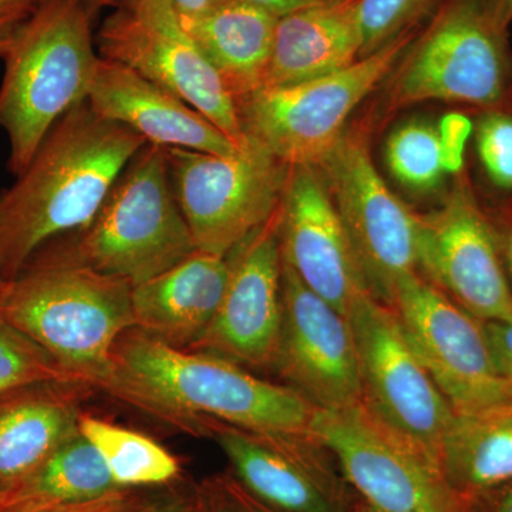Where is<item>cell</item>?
I'll return each instance as SVG.
<instances>
[{
	"label": "cell",
	"mask_w": 512,
	"mask_h": 512,
	"mask_svg": "<svg viewBox=\"0 0 512 512\" xmlns=\"http://www.w3.org/2000/svg\"><path fill=\"white\" fill-rule=\"evenodd\" d=\"M106 392L192 436L204 421L259 433H309L316 407L286 384L269 382L225 357L177 349L136 328L111 355Z\"/></svg>",
	"instance_id": "1"
},
{
	"label": "cell",
	"mask_w": 512,
	"mask_h": 512,
	"mask_svg": "<svg viewBox=\"0 0 512 512\" xmlns=\"http://www.w3.org/2000/svg\"><path fill=\"white\" fill-rule=\"evenodd\" d=\"M146 144L131 128L94 113L87 101L64 114L0 195V282L18 274L47 242L86 228Z\"/></svg>",
	"instance_id": "2"
},
{
	"label": "cell",
	"mask_w": 512,
	"mask_h": 512,
	"mask_svg": "<svg viewBox=\"0 0 512 512\" xmlns=\"http://www.w3.org/2000/svg\"><path fill=\"white\" fill-rule=\"evenodd\" d=\"M133 285L76 261L57 239L0 282V316L70 376L106 392L117 340L134 323Z\"/></svg>",
	"instance_id": "3"
},
{
	"label": "cell",
	"mask_w": 512,
	"mask_h": 512,
	"mask_svg": "<svg viewBox=\"0 0 512 512\" xmlns=\"http://www.w3.org/2000/svg\"><path fill=\"white\" fill-rule=\"evenodd\" d=\"M96 13L87 0H45L2 57L0 130L8 136L16 177L57 121L89 96L101 59Z\"/></svg>",
	"instance_id": "4"
},
{
	"label": "cell",
	"mask_w": 512,
	"mask_h": 512,
	"mask_svg": "<svg viewBox=\"0 0 512 512\" xmlns=\"http://www.w3.org/2000/svg\"><path fill=\"white\" fill-rule=\"evenodd\" d=\"M57 241L76 261L133 286L194 254L197 248L175 200L164 148H141L93 221Z\"/></svg>",
	"instance_id": "5"
},
{
	"label": "cell",
	"mask_w": 512,
	"mask_h": 512,
	"mask_svg": "<svg viewBox=\"0 0 512 512\" xmlns=\"http://www.w3.org/2000/svg\"><path fill=\"white\" fill-rule=\"evenodd\" d=\"M409 33L340 72L285 87H261L235 99L247 140L289 167H315L345 133L350 114L412 45Z\"/></svg>",
	"instance_id": "6"
},
{
	"label": "cell",
	"mask_w": 512,
	"mask_h": 512,
	"mask_svg": "<svg viewBox=\"0 0 512 512\" xmlns=\"http://www.w3.org/2000/svg\"><path fill=\"white\" fill-rule=\"evenodd\" d=\"M164 151L197 251L227 256L281 208L292 167L252 141L232 156Z\"/></svg>",
	"instance_id": "7"
},
{
	"label": "cell",
	"mask_w": 512,
	"mask_h": 512,
	"mask_svg": "<svg viewBox=\"0 0 512 512\" xmlns=\"http://www.w3.org/2000/svg\"><path fill=\"white\" fill-rule=\"evenodd\" d=\"M348 319L355 336L363 406L439 467L441 441L456 413L414 352L396 312L363 293Z\"/></svg>",
	"instance_id": "8"
},
{
	"label": "cell",
	"mask_w": 512,
	"mask_h": 512,
	"mask_svg": "<svg viewBox=\"0 0 512 512\" xmlns=\"http://www.w3.org/2000/svg\"><path fill=\"white\" fill-rule=\"evenodd\" d=\"M501 35L490 0H446L393 70L389 111L433 100L497 103L505 83Z\"/></svg>",
	"instance_id": "9"
},
{
	"label": "cell",
	"mask_w": 512,
	"mask_h": 512,
	"mask_svg": "<svg viewBox=\"0 0 512 512\" xmlns=\"http://www.w3.org/2000/svg\"><path fill=\"white\" fill-rule=\"evenodd\" d=\"M96 42L100 57L177 94L239 148L247 146L235 97L184 28L171 0H124L104 20Z\"/></svg>",
	"instance_id": "10"
},
{
	"label": "cell",
	"mask_w": 512,
	"mask_h": 512,
	"mask_svg": "<svg viewBox=\"0 0 512 512\" xmlns=\"http://www.w3.org/2000/svg\"><path fill=\"white\" fill-rule=\"evenodd\" d=\"M315 168L339 212L367 292L392 308L397 286L417 272L419 214L389 190L362 137L343 133Z\"/></svg>",
	"instance_id": "11"
},
{
	"label": "cell",
	"mask_w": 512,
	"mask_h": 512,
	"mask_svg": "<svg viewBox=\"0 0 512 512\" xmlns=\"http://www.w3.org/2000/svg\"><path fill=\"white\" fill-rule=\"evenodd\" d=\"M309 433L335 457L367 512H471L439 467L386 429L362 403L316 409Z\"/></svg>",
	"instance_id": "12"
},
{
	"label": "cell",
	"mask_w": 512,
	"mask_h": 512,
	"mask_svg": "<svg viewBox=\"0 0 512 512\" xmlns=\"http://www.w3.org/2000/svg\"><path fill=\"white\" fill-rule=\"evenodd\" d=\"M393 311L414 352L456 414L512 404L484 323L414 272L394 293Z\"/></svg>",
	"instance_id": "13"
},
{
	"label": "cell",
	"mask_w": 512,
	"mask_h": 512,
	"mask_svg": "<svg viewBox=\"0 0 512 512\" xmlns=\"http://www.w3.org/2000/svg\"><path fill=\"white\" fill-rule=\"evenodd\" d=\"M235 480L278 512H352L359 500L335 457L311 433H259L204 421Z\"/></svg>",
	"instance_id": "14"
},
{
	"label": "cell",
	"mask_w": 512,
	"mask_h": 512,
	"mask_svg": "<svg viewBox=\"0 0 512 512\" xmlns=\"http://www.w3.org/2000/svg\"><path fill=\"white\" fill-rule=\"evenodd\" d=\"M417 271L481 322L512 320V288L501 245L471 192L458 184L419 215Z\"/></svg>",
	"instance_id": "15"
},
{
	"label": "cell",
	"mask_w": 512,
	"mask_h": 512,
	"mask_svg": "<svg viewBox=\"0 0 512 512\" xmlns=\"http://www.w3.org/2000/svg\"><path fill=\"white\" fill-rule=\"evenodd\" d=\"M281 340L274 370L319 410L362 403L359 360L349 319L308 288L282 258Z\"/></svg>",
	"instance_id": "16"
},
{
	"label": "cell",
	"mask_w": 512,
	"mask_h": 512,
	"mask_svg": "<svg viewBox=\"0 0 512 512\" xmlns=\"http://www.w3.org/2000/svg\"><path fill=\"white\" fill-rule=\"evenodd\" d=\"M281 208L229 252L231 275L217 315L192 346L252 369H274L281 340Z\"/></svg>",
	"instance_id": "17"
},
{
	"label": "cell",
	"mask_w": 512,
	"mask_h": 512,
	"mask_svg": "<svg viewBox=\"0 0 512 512\" xmlns=\"http://www.w3.org/2000/svg\"><path fill=\"white\" fill-rule=\"evenodd\" d=\"M279 232L286 264L348 318L353 303L369 292L339 212L315 167H292Z\"/></svg>",
	"instance_id": "18"
},
{
	"label": "cell",
	"mask_w": 512,
	"mask_h": 512,
	"mask_svg": "<svg viewBox=\"0 0 512 512\" xmlns=\"http://www.w3.org/2000/svg\"><path fill=\"white\" fill-rule=\"evenodd\" d=\"M86 101L103 119L131 128L154 146L215 156H232L241 150L177 94L103 57Z\"/></svg>",
	"instance_id": "19"
},
{
	"label": "cell",
	"mask_w": 512,
	"mask_h": 512,
	"mask_svg": "<svg viewBox=\"0 0 512 512\" xmlns=\"http://www.w3.org/2000/svg\"><path fill=\"white\" fill-rule=\"evenodd\" d=\"M97 390L76 379H46L0 390V498L79 431Z\"/></svg>",
	"instance_id": "20"
},
{
	"label": "cell",
	"mask_w": 512,
	"mask_h": 512,
	"mask_svg": "<svg viewBox=\"0 0 512 512\" xmlns=\"http://www.w3.org/2000/svg\"><path fill=\"white\" fill-rule=\"evenodd\" d=\"M229 256L195 251L133 286L134 328L177 349H191L210 328L227 291Z\"/></svg>",
	"instance_id": "21"
},
{
	"label": "cell",
	"mask_w": 512,
	"mask_h": 512,
	"mask_svg": "<svg viewBox=\"0 0 512 512\" xmlns=\"http://www.w3.org/2000/svg\"><path fill=\"white\" fill-rule=\"evenodd\" d=\"M360 50L357 0H325L296 10L276 23L261 87L293 86L340 72L360 59Z\"/></svg>",
	"instance_id": "22"
},
{
	"label": "cell",
	"mask_w": 512,
	"mask_h": 512,
	"mask_svg": "<svg viewBox=\"0 0 512 512\" xmlns=\"http://www.w3.org/2000/svg\"><path fill=\"white\" fill-rule=\"evenodd\" d=\"M181 20L235 99L262 86L278 18L241 0H217L200 16Z\"/></svg>",
	"instance_id": "23"
},
{
	"label": "cell",
	"mask_w": 512,
	"mask_h": 512,
	"mask_svg": "<svg viewBox=\"0 0 512 512\" xmlns=\"http://www.w3.org/2000/svg\"><path fill=\"white\" fill-rule=\"evenodd\" d=\"M439 468L448 487L467 503L512 483V404L456 414L441 441Z\"/></svg>",
	"instance_id": "24"
},
{
	"label": "cell",
	"mask_w": 512,
	"mask_h": 512,
	"mask_svg": "<svg viewBox=\"0 0 512 512\" xmlns=\"http://www.w3.org/2000/svg\"><path fill=\"white\" fill-rule=\"evenodd\" d=\"M117 490L103 457L79 429L3 495L0 505L84 503Z\"/></svg>",
	"instance_id": "25"
},
{
	"label": "cell",
	"mask_w": 512,
	"mask_h": 512,
	"mask_svg": "<svg viewBox=\"0 0 512 512\" xmlns=\"http://www.w3.org/2000/svg\"><path fill=\"white\" fill-rule=\"evenodd\" d=\"M79 429L93 444L120 488L165 487L180 480L181 464L146 434L83 413Z\"/></svg>",
	"instance_id": "26"
},
{
	"label": "cell",
	"mask_w": 512,
	"mask_h": 512,
	"mask_svg": "<svg viewBox=\"0 0 512 512\" xmlns=\"http://www.w3.org/2000/svg\"><path fill=\"white\" fill-rule=\"evenodd\" d=\"M384 160L394 180L417 194L436 191L447 173L439 127L426 119L407 120L393 128Z\"/></svg>",
	"instance_id": "27"
},
{
	"label": "cell",
	"mask_w": 512,
	"mask_h": 512,
	"mask_svg": "<svg viewBox=\"0 0 512 512\" xmlns=\"http://www.w3.org/2000/svg\"><path fill=\"white\" fill-rule=\"evenodd\" d=\"M446 0H357L362 50L372 55L393 40L413 33L427 16L434 15Z\"/></svg>",
	"instance_id": "28"
},
{
	"label": "cell",
	"mask_w": 512,
	"mask_h": 512,
	"mask_svg": "<svg viewBox=\"0 0 512 512\" xmlns=\"http://www.w3.org/2000/svg\"><path fill=\"white\" fill-rule=\"evenodd\" d=\"M46 379H76L0 316V390ZM79 380V379H76Z\"/></svg>",
	"instance_id": "29"
},
{
	"label": "cell",
	"mask_w": 512,
	"mask_h": 512,
	"mask_svg": "<svg viewBox=\"0 0 512 512\" xmlns=\"http://www.w3.org/2000/svg\"><path fill=\"white\" fill-rule=\"evenodd\" d=\"M476 136L485 174L501 190H512V117L488 114L478 124Z\"/></svg>",
	"instance_id": "30"
},
{
	"label": "cell",
	"mask_w": 512,
	"mask_h": 512,
	"mask_svg": "<svg viewBox=\"0 0 512 512\" xmlns=\"http://www.w3.org/2000/svg\"><path fill=\"white\" fill-rule=\"evenodd\" d=\"M153 495L154 491H146V488H120L84 503L0 505V512H144Z\"/></svg>",
	"instance_id": "31"
},
{
	"label": "cell",
	"mask_w": 512,
	"mask_h": 512,
	"mask_svg": "<svg viewBox=\"0 0 512 512\" xmlns=\"http://www.w3.org/2000/svg\"><path fill=\"white\" fill-rule=\"evenodd\" d=\"M144 512H204V488L181 477L154 491L153 500Z\"/></svg>",
	"instance_id": "32"
},
{
	"label": "cell",
	"mask_w": 512,
	"mask_h": 512,
	"mask_svg": "<svg viewBox=\"0 0 512 512\" xmlns=\"http://www.w3.org/2000/svg\"><path fill=\"white\" fill-rule=\"evenodd\" d=\"M444 165L447 173H458L464 164V147L471 133V123L461 114H448L439 126Z\"/></svg>",
	"instance_id": "33"
},
{
	"label": "cell",
	"mask_w": 512,
	"mask_h": 512,
	"mask_svg": "<svg viewBox=\"0 0 512 512\" xmlns=\"http://www.w3.org/2000/svg\"><path fill=\"white\" fill-rule=\"evenodd\" d=\"M45 0H0V59Z\"/></svg>",
	"instance_id": "34"
},
{
	"label": "cell",
	"mask_w": 512,
	"mask_h": 512,
	"mask_svg": "<svg viewBox=\"0 0 512 512\" xmlns=\"http://www.w3.org/2000/svg\"><path fill=\"white\" fill-rule=\"evenodd\" d=\"M483 323L498 370L512 386V320Z\"/></svg>",
	"instance_id": "35"
},
{
	"label": "cell",
	"mask_w": 512,
	"mask_h": 512,
	"mask_svg": "<svg viewBox=\"0 0 512 512\" xmlns=\"http://www.w3.org/2000/svg\"><path fill=\"white\" fill-rule=\"evenodd\" d=\"M468 505L471 512H512V483L478 495Z\"/></svg>",
	"instance_id": "36"
},
{
	"label": "cell",
	"mask_w": 512,
	"mask_h": 512,
	"mask_svg": "<svg viewBox=\"0 0 512 512\" xmlns=\"http://www.w3.org/2000/svg\"><path fill=\"white\" fill-rule=\"evenodd\" d=\"M204 488V512H239L237 505L231 500L220 476L205 480Z\"/></svg>",
	"instance_id": "37"
},
{
	"label": "cell",
	"mask_w": 512,
	"mask_h": 512,
	"mask_svg": "<svg viewBox=\"0 0 512 512\" xmlns=\"http://www.w3.org/2000/svg\"><path fill=\"white\" fill-rule=\"evenodd\" d=\"M222 485H224L225 491H227L231 500L234 501V504L237 505L239 512H278L272 510L271 507L261 503V501L256 500L254 495L248 493L241 484L235 480L234 477L229 476H220Z\"/></svg>",
	"instance_id": "38"
},
{
	"label": "cell",
	"mask_w": 512,
	"mask_h": 512,
	"mask_svg": "<svg viewBox=\"0 0 512 512\" xmlns=\"http://www.w3.org/2000/svg\"><path fill=\"white\" fill-rule=\"evenodd\" d=\"M241 2L249 3L256 8L271 13L275 18H284L289 13L309 8V6L318 5L325 0H241Z\"/></svg>",
	"instance_id": "39"
},
{
	"label": "cell",
	"mask_w": 512,
	"mask_h": 512,
	"mask_svg": "<svg viewBox=\"0 0 512 512\" xmlns=\"http://www.w3.org/2000/svg\"><path fill=\"white\" fill-rule=\"evenodd\" d=\"M217 0H171L178 15L183 19L195 18L207 12Z\"/></svg>",
	"instance_id": "40"
},
{
	"label": "cell",
	"mask_w": 512,
	"mask_h": 512,
	"mask_svg": "<svg viewBox=\"0 0 512 512\" xmlns=\"http://www.w3.org/2000/svg\"><path fill=\"white\" fill-rule=\"evenodd\" d=\"M495 25L505 30L512 22V0H490Z\"/></svg>",
	"instance_id": "41"
},
{
	"label": "cell",
	"mask_w": 512,
	"mask_h": 512,
	"mask_svg": "<svg viewBox=\"0 0 512 512\" xmlns=\"http://www.w3.org/2000/svg\"><path fill=\"white\" fill-rule=\"evenodd\" d=\"M504 259L508 275H510V278L512 279V224L510 229H508L507 237H505Z\"/></svg>",
	"instance_id": "42"
},
{
	"label": "cell",
	"mask_w": 512,
	"mask_h": 512,
	"mask_svg": "<svg viewBox=\"0 0 512 512\" xmlns=\"http://www.w3.org/2000/svg\"><path fill=\"white\" fill-rule=\"evenodd\" d=\"M87 2L99 10L101 6H114V8H116V6H119L124 0H87Z\"/></svg>",
	"instance_id": "43"
},
{
	"label": "cell",
	"mask_w": 512,
	"mask_h": 512,
	"mask_svg": "<svg viewBox=\"0 0 512 512\" xmlns=\"http://www.w3.org/2000/svg\"><path fill=\"white\" fill-rule=\"evenodd\" d=\"M352 512H367L366 508L363 507L362 504H357L355 508H353Z\"/></svg>",
	"instance_id": "44"
},
{
	"label": "cell",
	"mask_w": 512,
	"mask_h": 512,
	"mask_svg": "<svg viewBox=\"0 0 512 512\" xmlns=\"http://www.w3.org/2000/svg\"><path fill=\"white\" fill-rule=\"evenodd\" d=\"M328 2H336V0H328Z\"/></svg>",
	"instance_id": "45"
}]
</instances>
